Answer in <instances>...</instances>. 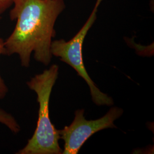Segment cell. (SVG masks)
I'll return each instance as SVG.
<instances>
[{"label":"cell","instance_id":"obj_1","mask_svg":"<svg viewBox=\"0 0 154 154\" xmlns=\"http://www.w3.org/2000/svg\"><path fill=\"white\" fill-rule=\"evenodd\" d=\"M11 20H16L13 32L4 41L3 55L19 56L21 66H30L31 54L35 61L49 65L50 48L55 35L54 25L65 8L63 0H13Z\"/></svg>","mask_w":154,"mask_h":154},{"label":"cell","instance_id":"obj_2","mask_svg":"<svg viewBox=\"0 0 154 154\" xmlns=\"http://www.w3.org/2000/svg\"><path fill=\"white\" fill-rule=\"evenodd\" d=\"M58 66L53 65L26 83L29 88L37 95L38 119L33 136L16 154H62L63 149L59 145L60 130L55 128L49 117L50 98L58 78Z\"/></svg>","mask_w":154,"mask_h":154},{"label":"cell","instance_id":"obj_3","mask_svg":"<svg viewBox=\"0 0 154 154\" xmlns=\"http://www.w3.org/2000/svg\"><path fill=\"white\" fill-rule=\"evenodd\" d=\"M102 0H97L93 11L88 20L77 34L70 41L64 39L53 41L51 42L50 51L52 55L59 57L77 72L78 75L86 82L90 90L92 100L98 106L114 105L113 99L107 94L102 93L98 88L88 75L85 67L82 56V46L84 39L89 29L96 20V14L99 4Z\"/></svg>","mask_w":154,"mask_h":154},{"label":"cell","instance_id":"obj_4","mask_svg":"<svg viewBox=\"0 0 154 154\" xmlns=\"http://www.w3.org/2000/svg\"><path fill=\"white\" fill-rule=\"evenodd\" d=\"M85 110H77L72 123L60 130V138L64 140L62 154H77L83 144L94 134L106 128H116L114 122L123 113V110L113 107L102 118L96 120H87Z\"/></svg>","mask_w":154,"mask_h":154},{"label":"cell","instance_id":"obj_5","mask_svg":"<svg viewBox=\"0 0 154 154\" xmlns=\"http://www.w3.org/2000/svg\"><path fill=\"white\" fill-rule=\"evenodd\" d=\"M0 123L7 127L11 132L18 134L21 127L15 118L11 114L0 107Z\"/></svg>","mask_w":154,"mask_h":154},{"label":"cell","instance_id":"obj_6","mask_svg":"<svg viewBox=\"0 0 154 154\" xmlns=\"http://www.w3.org/2000/svg\"><path fill=\"white\" fill-rule=\"evenodd\" d=\"M1 17H0V20ZM4 51V40L2 38H0V57L3 55ZM9 88L6 86L5 82L3 78L1 77L0 74V99H4L8 93Z\"/></svg>","mask_w":154,"mask_h":154},{"label":"cell","instance_id":"obj_7","mask_svg":"<svg viewBox=\"0 0 154 154\" xmlns=\"http://www.w3.org/2000/svg\"><path fill=\"white\" fill-rule=\"evenodd\" d=\"M13 3V0H0V15L9 8Z\"/></svg>","mask_w":154,"mask_h":154}]
</instances>
